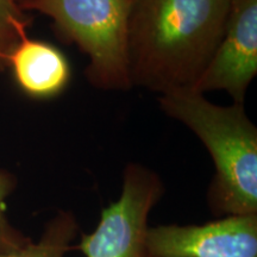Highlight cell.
Wrapping results in <instances>:
<instances>
[{"instance_id": "obj_6", "label": "cell", "mask_w": 257, "mask_h": 257, "mask_svg": "<svg viewBox=\"0 0 257 257\" xmlns=\"http://www.w3.org/2000/svg\"><path fill=\"white\" fill-rule=\"evenodd\" d=\"M256 74L257 0H230L219 44L192 89L225 91L233 104H244Z\"/></svg>"}, {"instance_id": "obj_7", "label": "cell", "mask_w": 257, "mask_h": 257, "mask_svg": "<svg viewBox=\"0 0 257 257\" xmlns=\"http://www.w3.org/2000/svg\"><path fill=\"white\" fill-rule=\"evenodd\" d=\"M15 81L25 94L35 99L59 95L70 80L67 57L48 42L22 38L9 60Z\"/></svg>"}, {"instance_id": "obj_8", "label": "cell", "mask_w": 257, "mask_h": 257, "mask_svg": "<svg viewBox=\"0 0 257 257\" xmlns=\"http://www.w3.org/2000/svg\"><path fill=\"white\" fill-rule=\"evenodd\" d=\"M80 233L78 220L72 211L59 210L44 225L37 242L31 240L24 248L0 257H64L70 251L72 242Z\"/></svg>"}, {"instance_id": "obj_9", "label": "cell", "mask_w": 257, "mask_h": 257, "mask_svg": "<svg viewBox=\"0 0 257 257\" xmlns=\"http://www.w3.org/2000/svg\"><path fill=\"white\" fill-rule=\"evenodd\" d=\"M34 18L17 0H0V73L9 68L11 53L28 35Z\"/></svg>"}, {"instance_id": "obj_11", "label": "cell", "mask_w": 257, "mask_h": 257, "mask_svg": "<svg viewBox=\"0 0 257 257\" xmlns=\"http://www.w3.org/2000/svg\"><path fill=\"white\" fill-rule=\"evenodd\" d=\"M17 2H18V3H19V2H22V0H17Z\"/></svg>"}, {"instance_id": "obj_4", "label": "cell", "mask_w": 257, "mask_h": 257, "mask_svg": "<svg viewBox=\"0 0 257 257\" xmlns=\"http://www.w3.org/2000/svg\"><path fill=\"white\" fill-rule=\"evenodd\" d=\"M166 188L155 170L130 162L123 173V187L117 201L101 211L94 231H80V242L70 246L85 257H148L149 214Z\"/></svg>"}, {"instance_id": "obj_10", "label": "cell", "mask_w": 257, "mask_h": 257, "mask_svg": "<svg viewBox=\"0 0 257 257\" xmlns=\"http://www.w3.org/2000/svg\"><path fill=\"white\" fill-rule=\"evenodd\" d=\"M17 188V178L0 168V253H10L24 248L31 238L17 229L8 217V199Z\"/></svg>"}, {"instance_id": "obj_2", "label": "cell", "mask_w": 257, "mask_h": 257, "mask_svg": "<svg viewBox=\"0 0 257 257\" xmlns=\"http://www.w3.org/2000/svg\"><path fill=\"white\" fill-rule=\"evenodd\" d=\"M167 115L197 135L214 165L207 191L212 216L257 214V127L243 104L216 105L192 88L161 94Z\"/></svg>"}, {"instance_id": "obj_3", "label": "cell", "mask_w": 257, "mask_h": 257, "mask_svg": "<svg viewBox=\"0 0 257 257\" xmlns=\"http://www.w3.org/2000/svg\"><path fill=\"white\" fill-rule=\"evenodd\" d=\"M27 12L53 21L54 31L88 57V82L104 91H127V23L130 0H22Z\"/></svg>"}, {"instance_id": "obj_5", "label": "cell", "mask_w": 257, "mask_h": 257, "mask_svg": "<svg viewBox=\"0 0 257 257\" xmlns=\"http://www.w3.org/2000/svg\"><path fill=\"white\" fill-rule=\"evenodd\" d=\"M147 251L148 257H257V214L149 226Z\"/></svg>"}, {"instance_id": "obj_1", "label": "cell", "mask_w": 257, "mask_h": 257, "mask_svg": "<svg viewBox=\"0 0 257 257\" xmlns=\"http://www.w3.org/2000/svg\"><path fill=\"white\" fill-rule=\"evenodd\" d=\"M230 0H130L131 86L161 94L193 88L223 35Z\"/></svg>"}]
</instances>
